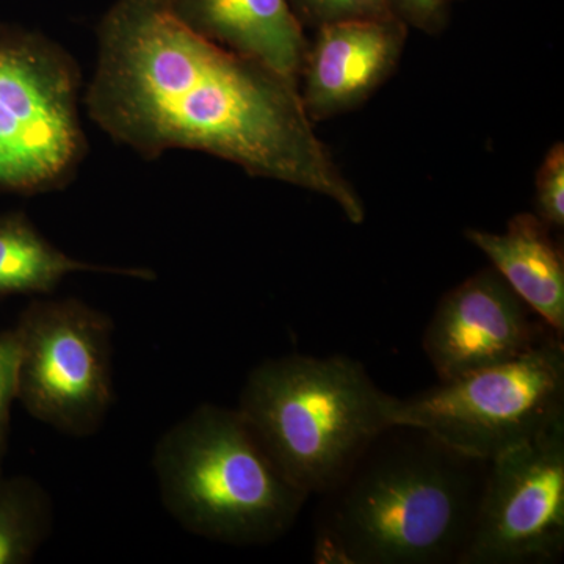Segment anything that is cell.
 <instances>
[{
	"mask_svg": "<svg viewBox=\"0 0 564 564\" xmlns=\"http://www.w3.org/2000/svg\"><path fill=\"white\" fill-rule=\"evenodd\" d=\"M85 107L141 158L204 152L325 196L352 225L366 218L361 196L314 131L299 80L203 39L170 0H117L104 14Z\"/></svg>",
	"mask_w": 564,
	"mask_h": 564,
	"instance_id": "1",
	"label": "cell"
},
{
	"mask_svg": "<svg viewBox=\"0 0 564 564\" xmlns=\"http://www.w3.org/2000/svg\"><path fill=\"white\" fill-rule=\"evenodd\" d=\"M419 432V430H417ZM369 451L352 467L318 534L317 562L458 563L473 530L488 463L421 432Z\"/></svg>",
	"mask_w": 564,
	"mask_h": 564,
	"instance_id": "2",
	"label": "cell"
},
{
	"mask_svg": "<svg viewBox=\"0 0 564 564\" xmlns=\"http://www.w3.org/2000/svg\"><path fill=\"white\" fill-rule=\"evenodd\" d=\"M392 395L347 356L267 359L245 381L237 410L300 491L332 492L383 434Z\"/></svg>",
	"mask_w": 564,
	"mask_h": 564,
	"instance_id": "3",
	"label": "cell"
},
{
	"mask_svg": "<svg viewBox=\"0 0 564 564\" xmlns=\"http://www.w3.org/2000/svg\"><path fill=\"white\" fill-rule=\"evenodd\" d=\"M152 469L177 524L218 543L276 541L310 497L285 478L237 408H195L162 434Z\"/></svg>",
	"mask_w": 564,
	"mask_h": 564,
	"instance_id": "4",
	"label": "cell"
},
{
	"mask_svg": "<svg viewBox=\"0 0 564 564\" xmlns=\"http://www.w3.org/2000/svg\"><path fill=\"white\" fill-rule=\"evenodd\" d=\"M564 419V347L551 334L513 361L392 397V429L429 434L456 454L491 462Z\"/></svg>",
	"mask_w": 564,
	"mask_h": 564,
	"instance_id": "5",
	"label": "cell"
},
{
	"mask_svg": "<svg viewBox=\"0 0 564 564\" xmlns=\"http://www.w3.org/2000/svg\"><path fill=\"white\" fill-rule=\"evenodd\" d=\"M80 69L41 33L0 28V193L61 191L87 155Z\"/></svg>",
	"mask_w": 564,
	"mask_h": 564,
	"instance_id": "6",
	"label": "cell"
},
{
	"mask_svg": "<svg viewBox=\"0 0 564 564\" xmlns=\"http://www.w3.org/2000/svg\"><path fill=\"white\" fill-rule=\"evenodd\" d=\"M18 400L66 436H91L113 403V322L82 300H35L14 326Z\"/></svg>",
	"mask_w": 564,
	"mask_h": 564,
	"instance_id": "7",
	"label": "cell"
},
{
	"mask_svg": "<svg viewBox=\"0 0 564 564\" xmlns=\"http://www.w3.org/2000/svg\"><path fill=\"white\" fill-rule=\"evenodd\" d=\"M564 551V419L486 467L458 564H549Z\"/></svg>",
	"mask_w": 564,
	"mask_h": 564,
	"instance_id": "8",
	"label": "cell"
},
{
	"mask_svg": "<svg viewBox=\"0 0 564 564\" xmlns=\"http://www.w3.org/2000/svg\"><path fill=\"white\" fill-rule=\"evenodd\" d=\"M533 314L492 267L480 270L445 293L423 334V351L441 381L513 361L554 334Z\"/></svg>",
	"mask_w": 564,
	"mask_h": 564,
	"instance_id": "9",
	"label": "cell"
},
{
	"mask_svg": "<svg viewBox=\"0 0 564 564\" xmlns=\"http://www.w3.org/2000/svg\"><path fill=\"white\" fill-rule=\"evenodd\" d=\"M315 32L299 77L313 122L362 106L397 69L410 29L392 17L336 22Z\"/></svg>",
	"mask_w": 564,
	"mask_h": 564,
	"instance_id": "10",
	"label": "cell"
},
{
	"mask_svg": "<svg viewBox=\"0 0 564 564\" xmlns=\"http://www.w3.org/2000/svg\"><path fill=\"white\" fill-rule=\"evenodd\" d=\"M199 36L299 80L307 50L288 0H170Z\"/></svg>",
	"mask_w": 564,
	"mask_h": 564,
	"instance_id": "11",
	"label": "cell"
},
{
	"mask_svg": "<svg viewBox=\"0 0 564 564\" xmlns=\"http://www.w3.org/2000/svg\"><path fill=\"white\" fill-rule=\"evenodd\" d=\"M466 237L541 322L562 336L564 259L552 229L536 214H518L502 234L467 229Z\"/></svg>",
	"mask_w": 564,
	"mask_h": 564,
	"instance_id": "12",
	"label": "cell"
},
{
	"mask_svg": "<svg viewBox=\"0 0 564 564\" xmlns=\"http://www.w3.org/2000/svg\"><path fill=\"white\" fill-rule=\"evenodd\" d=\"M76 273H109L152 281L148 269L98 265L80 261L55 247L21 212L0 217V299L50 295L65 278Z\"/></svg>",
	"mask_w": 564,
	"mask_h": 564,
	"instance_id": "13",
	"label": "cell"
},
{
	"mask_svg": "<svg viewBox=\"0 0 564 564\" xmlns=\"http://www.w3.org/2000/svg\"><path fill=\"white\" fill-rule=\"evenodd\" d=\"M52 505L29 478H0V564L32 562L52 529Z\"/></svg>",
	"mask_w": 564,
	"mask_h": 564,
	"instance_id": "14",
	"label": "cell"
},
{
	"mask_svg": "<svg viewBox=\"0 0 564 564\" xmlns=\"http://www.w3.org/2000/svg\"><path fill=\"white\" fill-rule=\"evenodd\" d=\"M303 29L356 20L392 18L386 0H288Z\"/></svg>",
	"mask_w": 564,
	"mask_h": 564,
	"instance_id": "15",
	"label": "cell"
},
{
	"mask_svg": "<svg viewBox=\"0 0 564 564\" xmlns=\"http://www.w3.org/2000/svg\"><path fill=\"white\" fill-rule=\"evenodd\" d=\"M536 215L552 229L564 226V144L556 141L544 155L534 181Z\"/></svg>",
	"mask_w": 564,
	"mask_h": 564,
	"instance_id": "16",
	"label": "cell"
},
{
	"mask_svg": "<svg viewBox=\"0 0 564 564\" xmlns=\"http://www.w3.org/2000/svg\"><path fill=\"white\" fill-rule=\"evenodd\" d=\"M18 361L20 340L17 329L0 333V458L9 434L10 410L18 400Z\"/></svg>",
	"mask_w": 564,
	"mask_h": 564,
	"instance_id": "17",
	"label": "cell"
},
{
	"mask_svg": "<svg viewBox=\"0 0 564 564\" xmlns=\"http://www.w3.org/2000/svg\"><path fill=\"white\" fill-rule=\"evenodd\" d=\"M392 17L408 29H417L436 35L447 25V9L451 0H386Z\"/></svg>",
	"mask_w": 564,
	"mask_h": 564,
	"instance_id": "18",
	"label": "cell"
}]
</instances>
